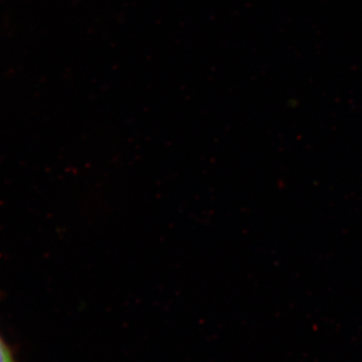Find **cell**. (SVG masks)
Segmentation results:
<instances>
[{
  "mask_svg": "<svg viewBox=\"0 0 362 362\" xmlns=\"http://www.w3.org/2000/svg\"><path fill=\"white\" fill-rule=\"evenodd\" d=\"M0 362H16L1 338H0Z\"/></svg>",
  "mask_w": 362,
  "mask_h": 362,
  "instance_id": "obj_1",
  "label": "cell"
}]
</instances>
